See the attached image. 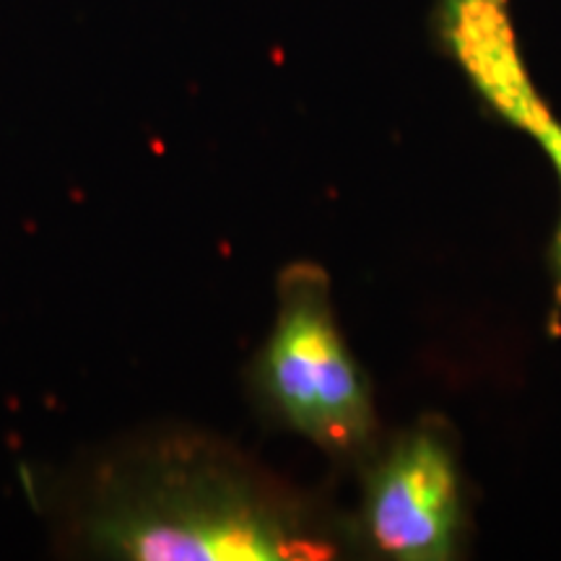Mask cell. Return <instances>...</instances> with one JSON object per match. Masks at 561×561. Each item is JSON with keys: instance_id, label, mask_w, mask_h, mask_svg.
Here are the masks:
<instances>
[{"instance_id": "cell-1", "label": "cell", "mask_w": 561, "mask_h": 561, "mask_svg": "<svg viewBox=\"0 0 561 561\" xmlns=\"http://www.w3.org/2000/svg\"><path fill=\"white\" fill-rule=\"evenodd\" d=\"M89 551L136 561L318 559L331 546L227 453L170 434L110 458L79 510Z\"/></svg>"}, {"instance_id": "cell-2", "label": "cell", "mask_w": 561, "mask_h": 561, "mask_svg": "<svg viewBox=\"0 0 561 561\" xmlns=\"http://www.w3.org/2000/svg\"><path fill=\"white\" fill-rule=\"evenodd\" d=\"M273 416L322 450H362L375 432V405L359 364L335 322L331 278L294 263L278 280V314L252 369Z\"/></svg>"}, {"instance_id": "cell-3", "label": "cell", "mask_w": 561, "mask_h": 561, "mask_svg": "<svg viewBox=\"0 0 561 561\" xmlns=\"http://www.w3.org/2000/svg\"><path fill=\"white\" fill-rule=\"evenodd\" d=\"M460 515V473L437 432L409 434L369 473L364 525L385 557L450 559Z\"/></svg>"}, {"instance_id": "cell-4", "label": "cell", "mask_w": 561, "mask_h": 561, "mask_svg": "<svg viewBox=\"0 0 561 561\" xmlns=\"http://www.w3.org/2000/svg\"><path fill=\"white\" fill-rule=\"evenodd\" d=\"M439 34L473 89L520 128L541 104L517 45L510 0H439Z\"/></svg>"}, {"instance_id": "cell-5", "label": "cell", "mask_w": 561, "mask_h": 561, "mask_svg": "<svg viewBox=\"0 0 561 561\" xmlns=\"http://www.w3.org/2000/svg\"><path fill=\"white\" fill-rule=\"evenodd\" d=\"M525 133L541 144V149L546 151V157L551 159L553 170H557L559 182H561V123L553 121L551 110H543L536 121L528 123ZM551 261H553V278H557V307H561V224L557 231V240H553Z\"/></svg>"}]
</instances>
